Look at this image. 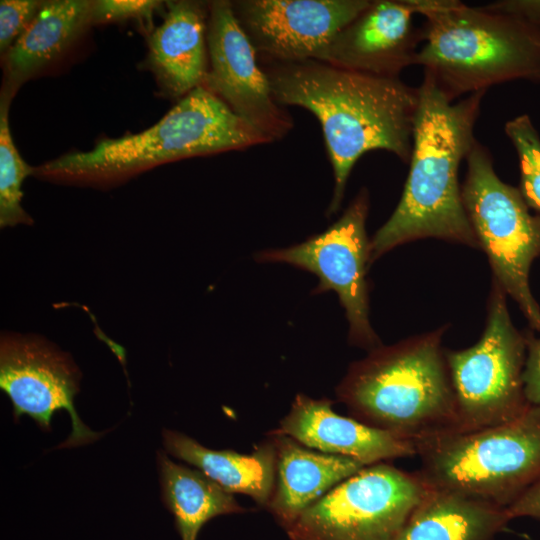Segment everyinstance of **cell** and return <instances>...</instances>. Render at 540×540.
Returning <instances> with one entry per match:
<instances>
[{"label": "cell", "mask_w": 540, "mask_h": 540, "mask_svg": "<svg viewBox=\"0 0 540 540\" xmlns=\"http://www.w3.org/2000/svg\"><path fill=\"white\" fill-rule=\"evenodd\" d=\"M166 451L196 467L198 471L230 493L249 496L266 508L275 484L276 450L271 437L250 454L209 449L193 438L163 430Z\"/></svg>", "instance_id": "obj_18"}, {"label": "cell", "mask_w": 540, "mask_h": 540, "mask_svg": "<svg viewBox=\"0 0 540 540\" xmlns=\"http://www.w3.org/2000/svg\"><path fill=\"white\" fill-rule=\"evenodd\" d=\"M332 400L299 393L290 410L269 434L288 436L320 452L355 459L365 466L416 455L413 441L344 417Z\"/></svg>", "instance_id": "obj_15"}, {"label": "cell", "mask_w": 540, "mask_h": 540, "mask_svg": "<svg viewBox=\"0 0 540 540\" xmlns=\"http://www.w3.org/2000/svg\"><path fill=\"white\" fill-rule=\"evenodd\" d=\"M466 163L463 205L493 279L540 331V307L529 286L531 264L540 256V216L530 214L520 191L497 176L489 150L477 140Z\"/></svg>", "instance_id": "obj_7"}, {"label": "cell", "mask_w": 540, "mask_h": 540, "mask_svg": "<svg viewBox=\"0 0 540 540\" xmlns=\"http://www.w3.org/2000/svg\"><path fill=\"white\" fill-rule=\"evenodd\" d=\"M526 336L523 371L524 392L529 404L540 406V337Z\"/></svg>", "instance_id": "obj_26"}, {"label": "cell", "mask_w": 540, "mask_h": 540, "mask_svg": "<svg viewBox=\"0 0 540 540\" xmlns=\"http://www.w3.org/2000/svg\"><path fill=\"white\" fill-rule=\"evenodd\" d=\"M420 14L416 65L450 101L540 74V33L528 22L456 0H424Z\"/></svg>", "instance_id": "obj_4"}, {"label": "cell", "mask_w": 540, "mask_h": 540, "mask_svg": "<svg viewBox=\"0 0 540 540\" xmlns=\"http://www.w3.org/2000/svg\"><path fill=\"white\" fill-rule=\"evenodd\" d=\"M164 20L150 35L149 63L164 90L184 97L208 71V4L167 1Z\"/></svg>", "instance_id": "obj_16"}, {"label": "cell", "mask_w": 540, "mask_h": 540, "mask_svg": "<svg viewBox=\"0 0 540 540\" xmlns=\"http://www.w3.org/2000/svg\"><path fill=\"white\" fill-rule=\"evenodd\" d=\"M506 295L493 279L486 326L479 341L467 349L445 350L459 432L507 423L532 406L523 382L526 336L511 321Z\"/></svg>", "instance_id": "obj_8"}, {"label": "cell", "mask_w": 540, "mask_h": 540, "mask_svg": "<svg viewBox=\"0 0 540 540\" xmlns=\"http://www.w3.org/2000/svg\"><path fill=\"white\" fill-rule=\"evenodd\" d=\"M80 372L69 356L45 338L34 334L2 333L0 388L11 400L15 419L31 417L50 431L57 410H66L72 431L61 447L91 443L102 434L91 431L78 417L74 397Z\"/></svg>", "instance_id": "obj_11"}, {"label": "cell", "mask_w": 540, "mask_h": 540, "mask_svg": "<svg viewBox=\"0 0 540 540\" xmlns=\"http://www.w3.org/2000/svg\"><path fill=\"white\" fill-rule=\"evenodd\" d=\"M162 2L155 0H100L93 1L92 23L137 19L151 22L155 9Z\"/></svg>", "instance_id": "obj_25"}, {"label": "cell", "mask_w": 540, "mask_h": 540, "mask_svg": "<svg viewBox=\"0 0 540 540\" xmlns=\"http://www.w3.org/2000/svg\"><path fill=\"white\" fill-rule=\"evenodd\" d=\"M368 211V190L362 188L342 216L324 232L300 244L259 252L255 260L287 263L315 274L319 283L312 293L336 292L349 323V342L371 351L382 344L369 321Z\"/></svg>", "instance_id": "obj_10"}, {"label": "cell", "mask_w": 540, "mask_h": 540, "mask_svg": "<svg viewBox=\"0 0 540 540\" xmlns=\"http://www.w3.org/2000/svg\"><path fill=\"white\" fill-rule=\"evenodd\" d=\"M414 445L429 487L507 508L540 479V406L504 424Z\"/></svg>", "instance_id": "obj_6"}, {"label": "cell", "mask_w": 540, "mask_h": 540, "mask_svg": "<svg viewBox=\"0 0 540 540\" xmlns=\"http://www.w3.org/2000/svg\"><path fill=\"white\" fill-rule=\"evenodd\" d=\"M157 463L162 500L181 540H197L201 528L217 516L247 511L200 471L174 463L161 451Z\"/></svg>", "instance_id": "obj_21"}, {"label": "cell", "mask_w": 540, "mask_h": 540, "mask_svg": "<svg viewBox=\"0 0 540 540\" xmlns=\"http://www.w3.org/2000/svg\"><path fill=\"white\" fill-rule=\"evenodd\" d=\"M93 1L44 2L36 16L5 53L6 89H14L56 58L92 23Z\"/></svg>", "instance_id": "obj_19"}, {"label": "cell", "mask_w": 540, "mask_h": 540, "mask_svg": "<svg viewBox=\"0 0 540 540\" xmlns=\"http://www.w3.org/2000/svg\"><path fill=\"white\" fill-rule=\"evenodd\" d=\"M510 519L528 516L540 519V479L506 508Z\"/></svg>", "instance_id": "obj_27"}, {"label": "cell", "mask_w": 540, "mask_h": 540, "mask_svg": "<svg viewBox=\"0 0 540 540\" xmlns=\"http://www.w3.org/2000/svg\"><path fill=\"white\" fill-rule=\"evenodd\" d=\"M258 61L275 101L307 109L321 125L334 176L327 215L339 210L352 168L366 152L385 150L409 163L419 87L316 59Z\"/></svg>", "instance_id": "obj_1"}, {"label": "cell", "mask_w": 540, "mask_h": 540, "mask_svg": "<svg viewBox=\"0 0 540 540\" xmlns=\"http://www.w3.org/2000/svg\"><path fill=\"white\" fill-rule=\"evenodd\" d=\"M43 2L2 0L0 2V50L6 53L36 16Z\"/></svg>", "instance_id": "obj_24"}, {"label": "cell", "mask_w": 540, "mask_h": 540, "mask_svg": "<svg viewBox=\"0 0 540 540\" xmlns=\"http://www.w3.org/2000/svg\"><path fill=\"white\" fill-rule=\"evenodd\" d=\"M370 0L231 1L259 60L316 59Z\"/></svg>", "instance_id": "obj_13"}, {"label": "cell", "mask_w": 540, "mask_h": 540, "mask_svg": "<svg viewBox=\"0 0 540 540\" xmlns=\"http://www.w3.org/2000/svg\"><path fill=\"white\" fill-rule=\"evenodd\" d=\"M11 95L2 93L0 107V227L32 224L21 205L24 179L33 172L18 153L12 139L8 108Z\"/></svg>", "instance_id": "obj_22"}, {"label": "cell", "mask_w": 540, "mask_h": 540, "mask_svg": "<svg viewBox=\"0 0 540 540\" xmlns=\"http://www.w3.org/2000/svg\"><path fill=\"white\" fill-rule=\"evenodd\" d=\"M429 486L418 471L386 462L363 467L306 508L291 540H395Z\"/></svg>", "instance_id": "obj_9"}, {"label": "cell", "mask_w": 540, "mask_h": 540, "mask_svg": "<svg viewBox=\"0 0 540 540\" xmlns=\"http://www.w3.org/2000/svg\"><path fill=\"white\" fill-rule=\"evenodd\" d=\"M506 508L429 487L395 540H494Z\"/></svg>", "instance_id": "obj_20"}, {"label": "cell", "mask_w": 540, "mask_h": 540, "mask_svg": "<svg viewBox=\"0 0 540 540\" xmlns=\"http://www.w3.org/2000/svg\"><path fill=\"white\" fill-rule=\"evenodd\" d=\"M443 326L353 362L336 388L351 417L413 441L459 432L457 401L445 350Z\"/></svg>", "instance_id": "obj_3"}, {"label": "cell", "mask_w": 540, "mask_h": 540, "mask_svg": "<svg viewBox=\"0 0 540 540\" xmlns=\"http://www.w3.org/2000/svg\"><path fill=\"white\" fill-rule=\"evenodd\" d=\"M485 93L452 102L424 73L408 177L396 209L370 240L371 263L396 246L422 238L480 248L458 173L476 142L474 127Z\"/></svg>", "instance_id": "obj_2"}, {"label": "cell", "mask_w": 540, "mask_h": 540, "mask_svg": "<svg viewBox=\"0 0 540 540\" xmlns=\"http://www.w3.org/2000/svg\"><path fill=\"white\" fill-rule=\"evenodd\" d=\"M270 142L205 86H199L156 124L136 134L100 141L40 166L38 174L68 181H105L193 156Z\"/></svg>", "instance_id": "obj_5"}, {"label": "cell", "mask_w": 540, "mask_h": 540, "mask_svg": "<svg viewBox=\"0 0 540 540\" xmlns=\"http://www.w3.org/2000/svg\"><path fill=\"white\" fill-rule=\"evenodd\" d=\"M505 132L518 153L521 169L520 193L526 204L540 212V139L527 115L505 125Z\"/></svg>", "instance_id": "obj_23"}, {"label": "cell", "mask_w": 540, "mask_h": 540, "mask_svg": "<svg viewBox=\"0 0 540 540\" xmlns=\"http://www.w3.org/2000/svg\"><path fill=\"white\" fill-rule=\"evenodd\" d=\"M413 0H374L343 27L318 55L331 65L389 78H398L416 65L421 28L413 24Z\"/></svg>", "instance_id": "obj_14"}, {"label": "cell", "mask_w": 540, "mask_h": 540, "mask_svg": "<svg viewBox=\"0 0 540 540\" xmlns=\"http://www.w3.org/2000/svg\"><path fill=\"white\" fill-rule=\"evenodd\" d=\"M268 436L275 445L276 470L266 509L284 529L334 486L365 467L352 458L314 451L285 435Z\"/></svg>", "instance_id": "obj_17"}, {"label": "cell", "mask_w": 540, "mask_h": 540, "mask_svg": "<svg viewBox=\"0 0 540 540\" xmlns=\"http://www.w3.org/2000/svg\"><path fill=\"white\" fill-rule=\"evenodd\" d=\"M208 71L203 83L270 142L294 126L271 92L257 53L233 13L231 1L208 4Z\"/></svg>", "instance_id": "obj_12"}]
</instances>
